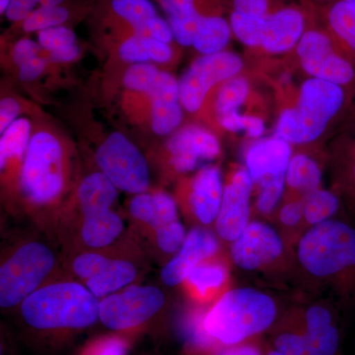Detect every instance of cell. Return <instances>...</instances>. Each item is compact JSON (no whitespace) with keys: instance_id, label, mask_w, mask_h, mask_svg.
<instances>
[{"instance_id":"obj_1","label":"cell","mask_w":355,"mask_h":355,"mask_svg":"<svg viewBox=\"0 0 355 355\" xmlns=\"http://www.w3.org/2000/svg\"><path fill=\"white\" fill-rule=\"evenodd\" d=\"M277 316V304L270 296L241 287L219 296L202 313V326L217 347H227L260 335L272 327Z\"/></svg>"},{"instance_id":"obj_2","label":"cell","mask_w":355,"mask_h":355,"mask_svg":"<svg viewBox=\"0 0 355 355\" xmlns=\"http://www.w3.org/2000/svg\"><path fill=\"white\" fill-rule=\"evenodd\" d=\"M100 300L76 282L40 287L20 305L25 323L44 331L84 330L99 320Z\"/></svg>"},{"instance_id":"obj_3","label":"cell","mask_w":355,"mask_h":355,"mask_svg":"<svg viewBox=\"0 0 355 355\" xmlns=\"http://www.w3.org/2000/svg\"><path fill=\"white\" fill-rule=\"evenodd\" d=\"M345 101L342 86L321 79L303 83L295 108L282 111L275 137L292 144H306L319 139Z\"/></svg>"},{"instance_id":"obj_4","label":"cell","mask_w":355,"mask_h":355,"mask_svg":"<svg viewBox=\"0 0 355 355\" xmlns=\"http://www.w3.org/2000/svg\"><path fill=\"white\" fill-rule=\"evenodd\" d=\"M303 268L317 277H330L355 268V228L328 220L311 226L298 243Z\"/></svg>"},{"instance_id":"obj_5","label":"cell","mask_w":355,"mask_h":355,"mask_svg":"<svg viewBox=\"0 0 355 355\" xmlns=\"http://www.w3.org/2000/svg\"><path fill=\"white\" fill-rule=\"evenodd\" d=\"M20 191L35 207L58 200L64 188V150L50 132L33 135L20 171Z\"/></svg>"},{"instance_id":"obj_6","label":"cell","mask_w":355,"mask_h":355,"mask_svg":"<svg viewBox=\"0 0 355 355\" xmlns=\"http://www.w3.org/2000/svg\"><path fill=\"white\" fill-rule=\"evenodd\" d=\"M57 259L44 243L31 241L18 247L0 266V306L17 307L40 287L55 268Z\"/></svg>"},{"instance_id":"obj_7","label":"cell","mask_w":355,"mask_h":355,"mask_svg":"<svg viewBox=\"0 0 355 355\" xmlns=\"http://www.w3.org/2000/svg\"><path fill=\"white\" fill-rule=\"evenodd\" d=\"M128 211L133 220L151 231L159 251L171 256L179 251L188 232L174 198L163 191L139 193L130 200Z\"/></svg>"},{"instance_id":"obj_8","label":"cell","mask_w":355,"mask_h":355,"mask_svg":"<svg viewBox=\"0 0 355 355\" xmlns=\"http://www.w3.org/2000/svg\"><path fill=\"white\" fill-rule=\"evenodd\" d=\"M100 172L109 178L119 191L139 195L150 186L148 163L139 148L120 132H114L96 153Z\"/></svg>"},{"instance_id":"obj_9","label":"cell","mask_w":355,"mask_h":355,"mask_svg":"<svg viewBox=\"0 0 355 355\" xmlns=\"http://www.w3.org/2000/svg\"><path fill=\"white\" fill-rule=\"evenodd\" d=\"M164 304L158 287L130 286L100 300L99 320L109 330L127 333L153 319Z\"/></svg>"},{"instance_id":"obj_10","label":"cell","mask_w":355,"mask_h":355,"mask_svg":"<svg viewBox=\"0 0 355 355\" xmlns=\"http://www.w3.org/2000/svg\"><path fill=\"white\" fill-rule=\"evenodd\" d=\"M340 347V331L330 311L315 305L306 311L300 331L279 334L275 349L282 355H335Z\"/></svg>"},{"instance_id":"obj_11","label":"cell","mask_w":355,"mask_h":355,"mask_svg":"<svg viewBox=\"0 0 355 355\" xmlns=\"http://www.w3.org/2000/svg\"><path fill=\"white\" fill-rule=\"evenodd\" d=\"M242 69V58L232 51H223L198 58L180 81L184 109L191 113L198 111L210 89L237 76Z\"/></svg>"},{"instance_id":"obj_12","label":"cell","mask_w":355,"mask_h":355,"mask_svg":"<svg viewBox=\"0 0 355 355\" xmlns=\"http://www.w3.org/2000/svg\"><path fill=\"white\" fill-rule=\"evenodd\" d=\"M296 51L301 67L312 78L340 86L354 79V67L336 53L333 42L324 32L316 29L305 31Z\"/></svg>"},{"instance_id":"obj_13","label":"cell","mask_w":355,"mask_h":355,"mask_svg":"<svg viewBox=\"0 0 355 355\" xmlns=\"http://www.w3.org/2000/svg\"><path fill=\"white\" fill-rule=\"evenodd\" d=\"M284 252V241L277 231L260 221L250 222L230 246L233 263L245 270H258L272 265Z\"/></svg>"},{"instance_id":"obj_14","label":"cell","mask_w":355,"mask_h":355,"mask_svg":"<svg viewBox=\"0 0 355 355\" xmlns=\"http://www.w3.org/2000/svg\"><path fill=\"white\" fill-rule=\"evenodd\" d=\"M169 162L181 174L198 171L218 157L221 147L214 133L198 125L178 130L167 144Z\"/></svg>"},{"instance_id":"obj_15","label":"cell","mask_w":355,"mask_h":355,"mask_svg":"<svg viewBox=\"0 0 355 355\" xmlns=\"http://www.w3.org/2000/svg\"><path fill=\"white\" fill-rule=\"evenodd\" d=\"M253 180L246 167L234 173L224 188L220 210L214 226L220 239L232 243L251 222Z\"/></svg>"},{"instance_id":"obj_16","label":"cell","mask_w":355,"mask_h":355,"mask_svg":"<svg viewBox=\"0 0 355 355\" xmlns=\"http://www.w3.org/2000/svg\"><path fill=\"white\" fill-rule=\"evenodd\" d=\"M217 236L203 226L191 229L179 251L161 270L163 284L171 287L180 286L196 266L216 258L220 251Z\"/></svg>"},{"instance_id":"obj_17","label":"cell","mask_w":355,"mask_h":355,"mask_svg":"<svg viewBox=\"0 0 355 355\" xmlns=\"http://www.w3.org/2000/svg\"><path fill=\"white\" fill-rule=\"evenodd\" d=\"M292 158L291 144L273 137L254 142L245 155L246 169L254 186L286 178Z\"/></svg>"},{"instance_id":"obj_18","label":"cell","mask_w":355,"mask_h":355,"mask_svg":"<svg viewBox=\"0 0 355 355\" xmlns=\"http://www.w3.org/2000/svg\"><path fill=\"white\" fill-rule=\"evenodd\" d=\"M220 169L207 165L193 177L189 195V209L195 220L203 227L216 223L224 193Z\"/></svg>"},{"instance_id":"obj_19","label":"cell","mask_w":355,"mask_h":355,"mask_svg":"<svg viewBox=\"0 0 355 355\" xmlns=\"http://www.w3.org/2000/svg\"><path fill=\"white\" fill-rule=\"evenodd\" d=\"M153 99V130L158 135H167L177 130L183 120L180 83L168 72H159L149 89Z\"/></svg>"},{"instance_id":"obj_20","label":"cell","mask_w":355,"mask_h":355,"mask_svg":"<svg viewBox=\"0 0 355 355\" xmlns=\"http://www.w3.org/2000/svg\"><path fill=\"white\" fill-rule=\"evenodd\" d=\"M112 11L133 34L170 44L174 40L168 21L159 16L150 0H111Z\"/></svg>"},{"instance_id":"obj_21","label":"cell","mask_w":355,"mask_h":355,"mask_svg":"<svg viewBox=\"0 0 355 355\" xmlns=\"http://www.w3.org/2000/svg\"><path fill=\"white\" fill-rule=\"evenodd\" d=\"M302 11L284 7L266 16L261 48L270 53H284L296 48L305 32Z\"/></svg>"},{"instance_id":"obj_22","label":"cell","mask_w":355,"mask_h":355,"mask_svg":"<svg viewBox=\"0 0 355 355\" xmlns=\"http://www.w3.org/2000/svg\"><path fill=\"white\" fill-rule=\"evenodd\" d=\"M125 231V222L112 209L83 216L80 239L86 247L99 250L114 244Z\"/></svg>"},{"instance_id":"obj_23","label":"cell","mask_w":355,"mask_h":355,"mask_svg":"<svg viewBox=\"0 0 355 355\" xmlns=\"http://www.w3.org/2000/svg\"><path fill=\"white\" fill-rule=\"evenodd\" d=\"M137 277V266L123 259H110L94 277L84 282V286L96 298L101 299L132 286Z\"/></svg>"},{"instance_id":"obj_24","label":"cell","mask_w":355,"mask_h":355,"mask_svg":"<svg viewBox=\"0 0 355 355\" xmlns=\"http://www.w3.org/2000/svg\"><path fill=\"white\" fill-rule=\"evenodd\" d=\"M168 16L175 41L182 46H193L202 14L197 0H160Z\"/></svg>"},{"instance_id":"obj_25","label":"cell","mask_w":355,"mask_h":355,"mask_svg":"<svg viewBox=\"0 0 355 355\" xmlns=\"http://www.w3.org/2000/svg\"><path fill=\"white\" fill-rule=\"evenodd\" d=\"M216 258L210 259L196 266L184 280L189 291L198 300H209L227 284L228 268L224 261Z\"/></svg>"},{"instance_id":"obj_26","label":"cell","mask_w":355,"mask_h":355,"mask_svg":"<svg viewBox=\"0 0 355 355\" xmlns=\"http://www.w3.org/2000/svg\"><path fill=\"white\" fill-rule=\"evenodd\" d=\"M118 189L102 172H96L84 178L77 191L81 214L113 207L118 198Z\"/></svg>"},{"instance_id":"obj_27","label":"cell","mask_w":355,"mask_h":355,"mask_svg":"<svg viewBox=\"0 0 355 355\" xmlns=\"http://www.w3.org/2000/svg\"><path fill=\"white\" fill-rule=\"evenodd\" d=\"M230 22L218 15H202L193 46L202 55H214L225 50L230 42Z\"/></svg>"},{"instance_id":"obj_28","label":"cell","mask_w":355,"mask_h":355,"mask_svg":"<svg viewBox=\"0 0 355 355\" xmlns=\"http://www.w3.org/2000/svg\"><path fill=\"white\" fill-rule=\"evenodd\" d=\"M119 53L121 60L132 64H165L171 60L172 49L169 44L158 40L132 34L121 44Z\"/></svg>"},{"instance_id":"obj_29","label":"cell","mask_w":355,"mask_h":355,"mask_svg":"<svg viewBox=\"0 0 355 355\" xmlns=\"http://www.w3.org/2000/svg\"><path fill=\"white\" fill-rule=\"evenodd\" d=\"M321 168L319 164L305 154L292 156L286 175L287 186L291 190L301 193L302 197L319 190L322 184Z\"/></svg>"},{"instance_id":"obj_30","label":"cell","mask_w":355,"mask_h":355,"mask_svg":"<svg viewBox=\"0 0 355 355\" xmlns=\"http://www.w3.org/2000/svg\"><path fill=\"white\" fill-rule=\"evenodd\" d=\"M31 123L27 119H17L1 133L0 168L6 167L11 159H24L31 141Z\"/></svg>"},{"instance_id":"obj_31","label":"cell","mask_w":355,"mask_h":355,"mask_svg":"<svg viewBox=\"0 0 355 355\" xmlns=\"http://www.w3.org/2000/svg\"><path fill=\"white\" fill-rule=\"evenodd\" d=\"M327 21L333 34L355 51V4L336 0L329 7Z\"/></svg>"},{"instance_id":"obj_32","label":"cell","mask_w":355,"mask_h":355,"mask_svg":"<svg viewBox=\"0 0 355 355\" xmlns=\"http://www.w3.org/2000/svg\"><path fill=\"white\" fill-rule=\"evenodd\" d=\"M304 203V221L315 226L330 220L340 209V200L331 191L316 190L302 197Z\"/></svg>"},{"instance_id":"obj_33","label":"cell","mask_w":355,"mask_h":355,"mask_svg":"<svg viewBox=\"0 0 355 355\" xmlns=\"http://www.w3.org/2000/svg\"><path fill=\"white\" fill-rule=\"evenodd\" d=\"M250 94V83L246 77L234 76L222 84L216 99L218 116L239 112Z\"/></svg>"},{"instance_id":"obj_34","label":"cell","mask_w":355,"mask_h":355,"mask_svg":"<svg viewBox=\"0 0 355 355\" xmlns=\"http://www.w3.org/2000/svg\"><path fill=\"white\" fill-rule=\"evenodd\" d=\"M266 17H254L232 11L230 26L233 34L245 46L261 48Z\"/></svg>"},{"instance_id":"obj_35","label":"cell","mask_w":355,"mask_h":355,"mask_svg":"<svg viewBox=\"0 0 355 355\" xmlns=\"http://www.w3.org/2000/svg\"><path fill=\"white\" fill-rule=\"evenodd\" d=\"M69 18V9L64 6H40L22 22L25 32H41L62 26Z\"/></svg>"},{"instance_id":"obj_36","label":"cell","mask_w":355,"mask_h":355,"mask_svg":"<svg viewBox=\"0 0 355 355\" xmlns=\"http://www.w3.org/2000/svg\"><path fill=\"white\" fill-rule=\"evenodd\" d=\"M219 123L228 132H245L250 139H260L266 130L265 123L261 118L241 114L239 112L219 116Z\"/></svg>"},{"instance_id":"obj_37","label":"cell","mask_w":355,"mask_h":355,"mask_svg":"<svg viewBox=\"0 0 355 355\" xmlns=\"http://www.w3.org/2000/svg\"><path fill=\"white\" fill-rule=\"evenodd\" d=\"M159 72L157 67L149 62L133 64L123 76V84L130 90L147 94L157 78Z\"/></svg>"},{"instance_id":"obj_38","label":"cell","mask_w":355,"mask_h":355,"mask_svg":"<svg viewBox=\"0 0 355 355\" xmlns=\"http://www.w3.org/2000/svg\"><path fill=\"white\" fill-rule=\"evenodd\" d=\"M286 178L282 179L272 180L266 182L259 187V193L257 196L256 209L263 216H270L279 205L284 189H286Z\"/></svg>"},{"instance_id":"obj_39","label":"cell","mask_w":355,"mask_h":355,"mask_svg":"<svg viewBox=\"0 0 355 355\" xmlns=\"http://www.w3.org/2000/svg\"><path fill=\"white\" fill-rule=\"evenodd\" d=\"M38 43L42 49L51 53L76 44V35L69 28L58 26L39 32Z\"/></svg>"},{"instance_id":"obj_40","label":"cell","mask_w":355,"mask_h":355,"mask_svg":"<svg viewBox=\"0 0 355 355\" xmlns=\"http://www.w3.org/2000/svg\"><path fill=\"white\" fill-rule=\"evenodd\" d=\"M110 257L97 252H86L76 256L72 261V272L81 280H87L94 277L102 266L110 261Z\"/></svg>"},{"instance_id":"obj_41","label":"cell","mask_w":355,"mask_h":355,"mask_svg":"<svg viewBox=\"0 0 355 355\" xmlns=\"http://www.w3.org/2000/svg\"><path fill=\"white\" fill-rule=\"evenodd\" d=\"M130 343L120 336H103L88 345L80 355H128Z\"/></svg>"},{"instance_id":"obj_42","label":"cell","mask_w":355,"mask_h":355,"mask_svg":"<svg viewBox=\"0 0 355 355\" xmlns=\"http://www.w3.org/2000/svg\"><path fill=\"white\" fill-rule=\"evenodd\" d=\"M280 223L286 228L297 227L301 222L304 221V203L303 198L291 200L284 203L279 212Z\"/></svg>"},{"instance_id":"obj_43","label":"cell","mask_w":355,"mask_h":355,"mask_svg":"<svg viewBox=\"0 0 355 355\" xmlns=\"http://www.w3.org/2000/svg\"><path fill=\"white\" fill-rule=\"evenodd\" d=\"M233 11L254 17H266L272 13L270 0H233Z\"/></svg>"},{"instance_id":"obj_44","label":"cell","mask_w":355,"mask_h":355,"mask_svg":"<svg viewBox=\"0 0 355 355\" xmlns=\"http://www.w3.org/2000/svg\"><path fill=\"white\" fill-rule=\"evenodd\" d=\"M41 0H10L6 10L7 19L23 22L36 9Z\"/></svg>"},{"instance_id":"obj_45","label":"cell","mask_w":355,"mask_h":355,"mask_svg":"<svg viewBox=\"0 0 355 355\" xmlns=\"http://www.w3.org/2000/svg\"><path fill=\"white\" fill-rule=\"evenodd\" d=\"M39 43L30 39H22L18 41L13 46L12 58L17 67L25 64L31 58L37 57L40 51Z\"/></svg>"},{"instance_id":"obj_46","label":"cell","mask_w":355,"mask_h":355,"mask_svg":"<svg viewBox=\"0 0 355 355\" xmlns=\"http://www.w3.org/2000/svg\"><path fill=\"white\" fill-rule=\"evenodd\" d=\"M20 106L13 98H6L0 102V132H3L13 121L17 120Z\"/></svg>"},{"instance_id":"obj_47","label":"cell","mask_w":355,"mask_h":355,"mask_svg":"<svg viewBox=\"0 0 355 355\" xmlns=\"http://www.w3.org/2000/svg\"><path fill=\"white\" fill-rule=\"evenodd\" d=\"M211 355H263V354L258 343L250 342L249 340L237 345L221 347Z\"/></svg>"},{"instance_id":"obj_48","label":"cell","mask_w":355,"mask_h":355,"mask_svg":"<svg viewBox=\"0 0 355 355\" xmlns=\"http://www.w3.org/2000/svg\"><path fill=\"white\" fill-rule=\"evenodd\" d=\"M46 65V60L37 55L18 67H19V78L22 81L35 80L43 73Z\"/></svg>"},{"instance_id":"obj_49","label":"cell","mask_w":355,"mask_h":355,"mask_svg":"<svg viewBox=\"0 0 355 355\" xmlns=\"http://www.w3.org/2000/svg\"><path fill=\"white\" fill-rule=\"evenodd\" d=\"M80 53V49L76 44L73 46H67V48L62 49L57 51L51 53V58L53 62H69L76 60Z\"/></svg>"},{"instance_id":"obj_50","label":"cell","mask_w":355,"mask_h":355,"mask_svg":"<svg viewBox=\"0 0 355 355\" xmlns=\"http://www.w3.org/2000/svg\"><path fill=\"white\" fill-rule=\"evenodd\" d=\"M64 0H41L40 6H60Z\"/></svg>"},{"instance_id":"obj_51","label":"cell","mask_w":355,"mask_h":355,"mask_svg":"<svg viewBox=\"0 0 355 355\" xmlns=\"http://www.w3.org/2000/svg\"><path fill=\"white\" fill-rule=\"evenodd\" d=\"M10 0H0V13H6L7 6H8Z\"/></svg>"},{"instance_id":"obj_52","label":"cell","mask_w":355,"mask_h":355,"mask_svg":"<svg viewBox=\"0 0 355 355\" xmlns=\"http://www.w3.org/2000/svg\"><path fill=\"white\" fill-rule=\"evenodd\" d=\"M266 355H282V354H280L279 352H277V350L272 349V350H270V352H268V354Z\"/></svg>"},{"instance_id":"obj_53","label":"cell","mask_w":355,"mask_h":355,"mask_svg":"<svg viewBox=\"0 0 355 355\" xmlns=\"http://www.w3.org/2000/svg\"><path fill=\"white\" fill-rule=\"evenodd\" d=\"M352 178H354V182L355 184V164L354 166V168H352Z\"/></svg>"},{"instance_id":"obj_54","label":"cell","mask_w":355,"mask_h":355,"mask_svg":"<svg viewBox=\"0 0 355 355\" xmlns=\"http://www.w3.org/2000/svg\"><path fill=\"white\" fill-rule=\"evenodd\" d=\"M311 1H314V2H324V1H327V0H311Z\"/></svg>"},{"instance_id":"obj_55","label":"cell","mask_w":355,"mask_h":355,"mask_svg":"<svg viewBox=\"0 0 355 355\" xmlns=\"http://www.w3.org/2000/svg\"><path fill=\"white\" fill-rule=\"evenodd\" d=\"M347 1L352 2V3L355 4V0H347Z\"/></svg>"}]
</instances>
